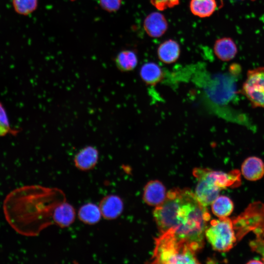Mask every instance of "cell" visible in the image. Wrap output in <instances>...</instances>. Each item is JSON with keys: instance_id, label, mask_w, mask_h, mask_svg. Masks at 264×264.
<instances>
[{"instance_id": "obj_13", "label": "cell", "mask_w": 264, "mask_h": 264, "mask_svg": "<svg viewBox=\"0 0 264 264\" xmlns=\"http://www.w3.org/2000/svg\"><path fill=\"white\" fill-rule=\"evenodd\" d=\"M241 172L244 177L248 180H259L264 175V163L257 156L248 157L242 164Z\"/></svg>"}, {"instance_id": "obj_10", "label": "cell", "mask_w": 264, "mask_h": 264, "mask_svg": "<svg viewBox=\"0 0 264 264\" xmlns=\"http://www.w3.org/2000/svg\"><path fill=\"white\" fill-rule=\"evenodd\" d=\"M168 22L161 13L154 12L149 14L145 19L143 27L146 33L151 37L159 38L162 36L168 29Z\"/></svg>"}, {"instance_id": "obj_21", "label": "cell", "mask_w": 264, "mask_h": 264, "mask_svg": "<svg viewBox=\"0 0 264 264\" xmlns=\"http://www.w3.org/2000/svg\"><path fill=\"white\" fill-rule=\"evenodd\" d=\"M13 8L18 14L27 15L32 13L37 7V0H12Z\"/></svg>"}, {"instance_id": "obj_15", "label": "cell", "mask_w": 264, "mask_h": 264, "mask_svg": "<svg viewBox=\"0 0 264 264\" xmlns=\"http://www.w3.org/2000/svg\"><path fill=\"white\" fill-rule=\"evenodd\" d=\"M157 53L158 59L162 62L167 64H173L179 58L180 46L176 41L169 39L159 45Z\"/></svg>"}, {"instance_id": "obj_1", "label": "cell", "mask_w": 264, "mask_h": 264, "mask_svg": "<svg viewBox=\"0 0 264 264\" xmlns=\"http://www.w3.org/2000/svg\"><path fill=\"white\" fill-rule=\"evenodd\" d=\"M65 201L66 195L59 188L26 185L6 196L3 211L7 222L16 232L27 237L37 236L54 224V209Z\"/></svg>"}, {"instance_id": "obj_7", "label": "cell", "mask_w": 264, "mask_h": 264, "mask_svg": "<svg viewBox=\"0 0 264 264\" xmlns=\"http://www.w3.org/2000/svg\"><path fill=\"white\" fill-rule=\"evenodd\" d=\"M242 92L253 107L264 109V67L248 71Z\"/></svg>"}, {"instance_id": "obj_8", "label": "cell", "mask_w": 264, "mask_h": 264, "mask_svg": "<svg viewBox=\"0 0 264 264\" xmlns=\"http://www.w3.org/2000/svg\"><path fill=\"white\" fill-rule=\"evenodd\" d=\"M98 159L99 152L97 149L94 146L88 145L77 153L74 157L73 162L78 169L88 171L95 167Z\"/></svg>"}, {"instance_id": "obj_25", "label": "cell", "mask_w": 264, "mask_h": 264, "mask_svg": "<svg viewBox=\"0 0 264 264\" xmlns=\"http://www.w3.org/2000/svg\"><path fill=\"white\" fill-rule=\"evenodd\" d=\"M179 0H151V3L157 9L163 10L177 5Z\"/></svg>"}, {"instance_id": "obj_27", "label": "cell", "mask_w": 264, "mask_h": 264, "mask_svg": "<svg viewBox=\"0 0 264 264\" xmlns=\"http://www.w3.org/2000/svg\"></svg>"}, {"instance_id": "obj_19", "label": "cell", "mask_w": 264, "mask_h": 264, "mask_svg": "<svg viewBox=\"0 0 264 264\" xmlns=\"http://www.w3.org/2000/svg\"><path fill=\"white\" fill-rule=\"evenodd\" d=\"M217 7L216 0H191L190 9L194 15L199 18L208 17Z\"/></svg>"}, {"instance_id": "obj_18", "label": "cell", "mask_w": 264, "mask_h": 264, "mask_svg": "<svg viewBox=\"0 0 264 264\" xmlns=\"http://www.w3.org/2000/svg\"><path fill=\"white\" fill-rule=\"evenodd\" d=\"M117 68L122 72H128L133 70L138 64L137 56L135 52L131 50L120 51L115 59Z\"/></svg>"}, {"instance_id": "obj_22", "label": "cell", "mask_w": 264, "mask_h": 264, "mask_svg": "<svg viewBox=\"0 0 264 264\" xmlns=\"http://www.w3.org/2000/svg\"><path fill=\"white\" fill-rule=\"evenodd\" d=\"M8 120L6 112L2 105L0 102V136L13 132Z\"/></svg>"}, {"instance_id": "obj_2", "label": "cell", "mask_w": 264, "mask_h": 264, "mask_svg": "<svg viewBox=\"0 0 264 264\" xmlns=\"http://www.w3.org/2000/svg\"><path fill=\"white\" fill-rule=\"evenodd\" d=\"M153 214L161 234H171L196 252L203 247L210 215L190 190H171Z\"/></svg>"}, {"instance_id": "obj_5", "label": "cell", "mask_w": 264, "mask_h": 264, "mask_svg": "<svg viewBox=\"0 0 264 264\" xmlns=\"http://www.w3.org/2000/svg\"><path fill=\"white\" fill-rule=\"evenodd\" d=\"M205 236L213 249L220 252L229 251L238 241L233 220L228 217L211 220Z\"/></svg>"}, {"instance_id": "obj_9", "label": "cell", "mask_w": 264, "mask_h": 264, "mask_svg": "<svg viewBox=\"0 0 264 264\" xmlns=\"http://www.w3.org/2000/svg\"><path fill=\"white\" fill-rule=\"evenodd\" d=\"M99 207L102 217L106 220H111L118 218L123 210V202L118 196L108 195L100 200Z\"/></svg>"}, {"instance_id": "obj_20", "label": "cell", "mask_w": 264, "mask_h": 264, "mask_svg": "<svg viewBox=\"0 0 264 264\" xmlns=\"http://www.w3.org/2000/svg\"><path fill=\"white\" fill-rule=\"evenodd\" d=\"M213 213L219 218L228 217L234 209L232 200L225 196H219L211 203Z\"/></svg>"}, {"instance_id": "obj_24", "label": "cell", "mask_w": 264, "mask_h": 264, "mask_svg": "<svg viewBox=\"0 0 264 264\" xmlns=\"http://www.w3.org/2000/svg\"><path fill=\"white\" fill-rule=\"evenodd\" d=\"M264 237H256L255 240L250 242L249 245L251 249L259 254L262 257L264 263Z\"/></svg>"}, {"instance_id": "obj_6", "label": "cell", "mask_w": 264, "mask_h": 264, "mask_svg": "<svg viewBox=\"0 0 264 264\" xmlns=\"http://www.w3.org/2000/svg\"><path fill=\"white\" fill-rule=\"evenodd\" d=\"M193 175L198 180L195 196L202 205L207 207L219 196L222 190L220 171L196 168L193 170Z\"/></svg>"}, {"instance_id": "obj_16", "label": "cell", "mask_w": 264, "mask_h": 264, "mask_svg": "<svg viewBox=\"0 0 264 264\" xmlns=\"http://www.w3.org/2000/svg\"><path fill=\"white\" fill-rule=\"evenodd\" d=\"M214 51L220 60L229 61L235 57L237 48L232 39L224 37L216 41L214 45Z\"/></svg>"}, {"instance_id": "obj_23", "label": "cell", "mask_w": 264, "mask_h": 264, "mask_svg": "<svg viewBox=\"0 0 264 264\" xmlns=\"http://www.w3.org/2000/svg\"><path fill=\"white\" fill-rule=\"evenodd\" d=\"M101 7L108 12L118 10L121 4L122 0H99Z\"/></svg>"}, {"instance_id": "obj_12", "label": "cell", "mask_w": 264, "mask_h": 264, "mask_svg": "<svg viewBox=\"0 0 264 264\" xmlns=\"http://www.w3.org/2000/svg\"><path fill=\"white\" fill-rule=\"evenodd\" d=\"M75 217L74 208L66 200L55 208L52 219L54 224L64 228L71 225L74 221Z\"/></svg>"}, {"instance_id": "obj_4", "label": "cell", "mask_w": 264, "mask_h": 264, "mask_svg": "<svg viewBox=\"0 0 264 264\" xmlns=\"http://www.w3.org/2000/svg\"><path fill=\"white\" fill-rule=\"evenodd\" d=\"M152 261L155 264L199 263L195 251L168 233L155 239Z\"/></svg>"}, {"instance_id": "obj_3", "label": "cell", "mask_w": 264, "mask_h": 264, "mask_svg": "<svg viewBox=\"0 0 264 264\" xmlns=\"http://www.w3.org/2000/svg\"><path fill=\"white\" fill-rule=\"evenodd\" d=\"M240 73V66L233 65L228 71L211 76L205 91L216 112L221 117L255 131L256 127L248 116L231 106L237 96V83Z\"/></svg>"}, {"instance_id": "obj_17", "label": "cell", "mask_w": 264, "mask_h": 264, "mask_svg": "<svg viewBox=\"0 0 264 264\" xmlns=\"http://www.w3.org/2000/svg\"><path fill=\"white\" fill-rule=\"evenodd\" d=\"M78 217L83 223L93 225L98 223L102 215L99 206L94 203L88 202L82 205L78 211Z\"/></svg>"}, {"instance_id": "obj_26", "label": "cell", "mask_w": 264, "mask_h": 264, "mask_svg": "<svg viewBox=\"0 0 264 264\" xmlns=\"http://www.w3.org/2000/svg\"><path fill=\"white\" fill-rule=\"evenodd\" d=\"M263 262L258 260H253L247 262V264H263Z\"/></svg>"}, {"instance_id": "obj_11", "label": "cell", "mask_w": 264, "mask_h": 264, "mask_svg": "<svg viewBox=\"0 0 264 264\" xmlns=\"http://www.w3.org/2000/svg\"><path fill=\"white\" fill-rule=\"evenodd\" d=\"M167 193L165 186L160 181L152 180L144 187L143 198L148 205L156 207L164 201Z\"/></svg>"}, {"instance_id": "obj_14", "label": "cell", "mask_w": 264, "mask_h": 264, "mask_svg": "<svg viewBox=\"0 0 264 264\" xmlns=\"http://www.w3.org/2000/svg\"><path fill=\"white\" fill-rule=\"evenodd\" d=\"M139 75L146 85L154 86L163 79L164 73L158 64L149 62L144 64L141 66Z\"/></svg>"}]
</instances>
